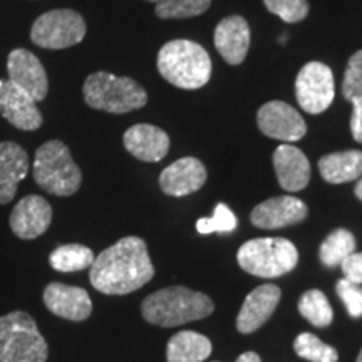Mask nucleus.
<instances>
[{
  "label": "nucleus",
  "instance_id": "f257e3e1",
  "mask_svg": "<svg viewBox=\"0 0 362 362\" xmlns=\"http://www.w3.org/2000/svg\"><path fill=\"white\" fill-rule=\"evenodd\" d=\"M155 275L146 242L124 237L103 250L89 269L90 285L106 296H126L146 285Z\"/></svg>",
  "mask_w": 362,
  "mask_h": 362
},
{
  "label": "nucleus",
  "instance_id": "f03ea898",
  "mask_svg": "<svg viewBox=\"0 0 362 362\" xmlns=\"http://www.w3.org/2000/svg\"><path fill=\"white\" fill-rule=\"evenodd\" d=\"M214 309L210 297L187 287L163 288L148 296L141 304L144 320L160 327H176L192 320L205 319Z\"/></svg>",
  "mask_w": 362,
  "mask_h": 362
},
{
  "label": "nucleus",
  "instance_id": "7ed1b4c3",
  "mask_svg": "<svg viewBox=\"0 0 362 362\" xmlns=\"http://www.w3.org/2000/svg\"><path fill=\"white\" fill-rule=\"evenodd\" d=\"M161 78L180 89H200L211 78V59L200 44L176 39L158 52Z\"/></svg>",
  "mask_w": 362,
  "mask_h": 362
},
{
  "label": "nucleus",
  "instance_id": "20e7f679",
  "mask_svg": "<svg viewBox=\"0 0 362 362\" xmlns=\"http://www.w3.org/2000/svg\"><path fill=\"white\" fill-rule=\"evenodd\" d=\"M49 346L29 312L0 317V362H47Z\"/></svg>",
  "mask_w": 362,
  "mask_h": 362
},
{
  "label": "nucleus",
  "instance_id": "39448f33",
  "mask_svg": "<svg viewBox=\"0 0 362 362\" xmlns=\"http://www.w3.org/2000/svg\"><path fill=\"white\" fill-rule=\"evenodd\" d=\"M84 101L89 107L111 115H126L141 110L148 103V94L131 78H117L111 72H94L86 79Z\"/></svg>",
  "mask_w": 362,
  "mask_h": 362
},
{
  "label": "nucleus",
  "instance_id": "423d86ee",
  "mask_svg": "<svg viewBox=\"0 0 362 362\" xmlns=\"http://www.w3.org/2000/svg\"><path fill=\"white\" fill-rule=\"evenodd\" d=\"M33 175L44 192L56 197H71L83 183V175L72 160L69 148L57 139L44 143L35 151Z\"/></svg>",
  "mask_w": 362,
  "mask_h": 362
},
{
  "label": "nucleus",
  "instance_id": "0eeeda50",
  "mask_svg": "<svg viewBox=\"0 0 362 362\" xmlns=\"http://www.w3.org/2000/svg\"><path fill=\"white\" fill-rule=\"evenodd\" d=\"M238 265L262 279H275L296 269L298 252L287 238H253L237 253Z\"/></svg>",
  "mask_w": 362,
  "mask_h": 362
},
{
  "label": "nucleus",
  "instance_id": "6e6552de",
  "mask_svg": "<svg viewBox=\"0 0 362 362\" xmlns=\"http://www.w3.org/2000/svg\"><path fill=\"white\" fill-rule=\"evenodd\" d=\"M86 22L72 8H56L37 17L30 29V40L42 49H67L83 42Z\"/></svg>",
  "mask_w": 362,
  "mask_h": 362
},
{
  "label": "nucleus",
  "instance_id": "1a4fd4ad",
  "mask_svg": "<svg viewBox=\"0 0 362 362\" xmlns=\"http://www.w3.org/2000/svg\"><path fill=\"white\" fill-rule=\"evenodd\" d=\"M336 96L334 74L322 62H309L298 71L296 98L298 106L309 115H320L332 104Z\"/></svg>",
  "mask_w": 362,
  "mask_h": 362
},
{
  "label": "nucleus",
  "instance_id": "9d476101",
  "mask_svg": "<svg viewBox=\"0 0 362 362\" xmlns=\"http://www.w3.org/2000/svg\"><path fill=\"white\" fill-rule=\"evenodd\" d=\"M257 124L265 136L284 143L298 141L307 133L304 117L284 101L265 103L257 112Z\"/></svg>",
  "mask_w": 362,
  "mask_h": 362
},
{
  "label": "nucleus",
  "instance_id": "9b49d317",
  "mask_svg": "<svg viewBox=\"0 0 362 362\" xmlns=\"http://www.w3.org/2000/svg\"><path fill=\"white\" fill-rule=\"evenodd\" d=\"M8 81L25 90L35 103L44 101L49 93V79L42 62L27 49H13L7 57Z\"/></svg>",
  "mask_w": 362,
  "mask_h": 362
},
{
  "label": "nucleus",
  "instance_id": "f8f14e48",
  "mask_svg": "<svg viewBox=\"0 0 362 362\" xmlns=\"http://www.w3.org/2000/svg\"><path fill=\"white\" fill-rule=\"evenodd\" d=\"M0 115L21 131H35L44 123L34 98L8 79H0Z\"/></svg>",
  "mask_w": 362,
  "mask_h": 362
},
{
  "label": "nucleus",
  "instance_id": "ddd939ff",
  "mask_svg": "<svg viewBox=\"0 0 362 362\" xmlns=\"http://www.w3.org/2000/svg\"><path fill=\"white\" fill-rule=\"evenodd\" d=\"M52 221V206L39 194H27L13 206L11 230L21 240H34L47 232Z\"/></svg>",
  "mask_w": 362,
  "mask_h": 362
},
{
  "label": "nucleus",
  "instance_id": "4468645a",
  "mask_svg": "<svg viewBox=\"0 0 362 362\" xmlns=\"http://www.w3.org/2000/svg\"><path fill=\"white\" fill-rule=\"evenodd\" d=\"M44 304L61 319L83 322L93 312L89 293L81 287L52 282L44 288Z\"/></svg>",
  "mask_w": 362,
  "mask_h": 362
},
{
  "label": "nucleus",
  "instance_id": "2eb2a0df",
  "mask_svg": "<svg viewBox=\"0 0 362 362\" xmlns=\"http://www.w3.org/2000/svg\"><path fill=\"white\" fill-rule=\"evenodd\" d=\"M309 208L296 197H275L253 208L252 223L264 230L284 228L305 220Z\"/></svg>",
  "mask_w": 362,
  "mask_h": 362
},
{
  "label": "nucleus",
  "instance_id": "dca6fc26",
  "mask_svg": "<svg viewBox=\"0 0 362 362\" xmlns=\"http://www.w3.org/2000/svg\"><path fill=\"white\" fill-rule=\"evenodd\" d=\"M282 292L277 285L265 284L248 293L237 317V329L242 334H252L260 329L277 309Z\"/></svg>",
  "mask_w": 362,
  "mask_h": 362
},
{
  "label": "nucleus",
  "instance_id": "f3484780",
  "mask_svg": "<svg viewBox=\"0 0 362 362\" xmlns=\"http://www.w3.org/2000/svg\"><path fill=\"white\" fill-rule=\"evenodd\" d=\"M206 181L205 165L197 158L187 156L171 163L160 175V187L163 193L170 197H187L198 192Z\"/></svg>",
  "mask_w": 362,
  "mask_h": 362
},
{
  "label": "nucleus",
  "instance_id": "a211bd4d",
  "mask_svg": "<svg viewBox=\"0 0 362 362\" xmlns=\"http://www.w3.org/2000/svg\"><path fill=\"white\" fill-rule=\"evenodd\" d=\"M215 47L225 62L238 66L245 61L250 47V27L240 16L225 17L215 29Z\"/></svg>",
  "mask_w": 362,
  "mask_h": 362
},
{
  "label": "nucleus",
  "instance_id": "6ab92c4d",
  "mask_svg": "<svg viewBox=\"0 0 362 362\" xmlns=\"http://www.w3.org/2000/svg\"><path fill=\"white\" fill-rule=\"evenodd\" d=\"M129 155L141 161L158 163L168 155L170 138L165 131L153 124H134L123 136Z\"/></svg>",
  "mask_w": 362,
  "mask_h": 362
},
{
  "label": "nucleus",
  "instance_id": "aec40b11",
  "mask_svg": "<svg viewBox=\"0 0 362 362\" xmlns=\"http://www.w3.org/2000/svg\"><path fill=\"white\" fill-rule=\"evenodd\" d=\"M274 168L285 192H300L310 181V163L300 149L280 144L274 153Z\"/></svg>",
  "mask_w": 362,
  "mask_h": 362
},
{
  "label": "nucleus",
  "instance_id": "412c9836",
  "mask_svg": "<svg viewBox=\"0 0 362 362\" xmlns=\"http://www.w3.org/2000/svg\"><path fill=\"white\" fill-rule=\"evenodd\" d=\"M29 173V156L21 144L0 143V205H7L17 194L19 183Z\"/></svg>",
  "mask_w": 362,
  "mask_h": 362
},
{
  "label": "nucleus",
  "instance_id": "4be33fe9",
  "mask_svg": "<svg viewBox=\"0 0 362 362\" xmlns=\"http://www.w3.org/2000/svg\"><path fill=\"white\" fill-rule=\"evenodd\" d=\"M320 176L332 185L354 181L362 175V151L351 149V151L330 153L319 160Z\"/></svg>",
  "mask_w": 362,
  "mask_h": 362
},
{
  "label": "nucleus",
  "instance_id": "5701e85b",
  "mask_svg": "<svg viewBox=\"0 0 362 362\" xmlns=\"http://www.w3.org/2000/svg\"><path fill=\"white\" fill-rule=\"evenodd\" d=\"M211 354L210 339L192 330H183L170 339L166 347L168 362H203Z\"/></svg>",
  "mask_w": 362,
  "mask_h": 362
},
{
  "label": "nucleus",
  "instance_id": "b1692460",
  "mask_svg": "<svg viewBox=\"0 0 362 362\" xmlns=\"http://www.w3.org/2000/svg\"><path fill=\"white\" fill-rule=\"evenodd\" d=\"M94 257V252L89 247L81 245V243H67V245H61L49 255V264L54 270L64 272H79L90 269Z\"/></svg>",
  "mask_w": 362,
  "mask_h": 362
},
{
  "label": "nucleus",
  "instance_id": "393cba45",
  "mask_svg": "<svg viewBox=\"0 0 362 362\" xmlns=\"http://www.w3.org/2000/svg\"><path fill=\"white\" fill-rule=\"evenodd\" d=\"M356 252V238L349 230H334L320 245V262L325 267L341 265L351 253Z\"/></svg>",
  "mask_w": 362,
  "mask_h": 362
},
{
  "label": "nucleus",
  "instance_id": "a878e982",
  "mask_svg": "<svg viewBox=\"0 0 362 362\" xmlns=\"http://www.w3.org/2000/svg\"><path fill=\"white\" fill-rule=\"evenodd\" d=\"M298 312L315 327H327L334 319L332 307L320 291L305 292L298 300Z\"/></svg>",
  "mask_w": 362,
  "mask_h": 362
},
{
  "label": "nucleus",
  "instance_id": "bb28decb",
  "mask_svg": "<svg viewBox=\"0 0 362 362\" xmlns=\"http://www.w3.org/2000/svg\"><path fill=\"white\" fill-rule=\"evenodd\" d=\"M156 6L160 19H189L202 16L211 6V0H148Z\"/></svg>",
  "mask_w": 362,
  "mask_h": 362
},
{
  "label": "nucleus",
  "instance_id": "cd10ccee",
  "mask_svg": "<svg viewBox=\"0 0 362 362\" xmlns=\"http://www.w3.org/2000/svg\"><path fill=\"white\" fill-rule=\"evenodd\" d=\"M297 356L310 362H337L339 354L332 346H327L314 334H300L293 342Z\"/></svg>",
  "mask_w": 362,
  "mask_h": 362
},
{
  "label": "nucleus",
  "instance_id": "c85d7f7f",
  "mask_svg": "<svg viewBox=\"0 0 362 362\" xmlns=\"http://www.w3.org/2000/svg\"><path fill=\"white\" fill-rule=\"evenodd\" d=\"M237 228V216L225 203H218L210 218H200L197 221V230L202 235L210 233H230Z\"/></svg>",
  "mask_w": 362,
  "mask_h": 362
},
{
  "label": "nucleus",
  "instance_id": "c756f323",
  "mask_svg": "<svg viewBox=\"0 0 362 362\" xmlns=\"http://www.w3.org/2000/svg\"><path fill=\"white\" fill-rule=\"evenodd\" d=\"M264 4L269 8V12L279 16L287 24L304 21L309 13L307 0H264Z\"/></svg>",
  "mask_w": 362,
  "mask_h": 362
},
{
  "label": "nucleus",
  "instance_id": "7c9ffc66",
  "mask_svg": "<svg viewBox=\"0 0 362 362\" xmlns=\"http://www.w3.org/2000/svg\"><path fill=\"white\" fill-rule=\"evenodd\" d=\"M342 94L347 101L362 96V51H357L347 62L342 83Z\"/></svg>",
  "mask_w": 362,
  "mask_h": 362
},
{
  "label": "nucleus",
  "instance_id": "2f4dec72",
  "mask_svg": "<svg viewBox=\"0 0 362 362\" xmlns=\"http://www.w3.org/2000/svg\"><path fill=\"white\" fill-rule=\"evenodd\" d=\"M337 296L341 297V300L346 305L347 312L354 319L362 317V287L359 284L351 282V280L342 279L337 282Z\"/></svg>",
  "mask_w": 362,
  "mask_h": 362
},
{
  "label": "nucleus",
  "instance_id": "473e14b6",
  "mask_svg": "<svg viewBox=\"0 0 362 362\" xmlns=\"http://www.w3.org/2000/svg\"><path fill=\"white\" fill-rule=\"evenodd\" d=\"M344 279L351 280L354 284H362V253H351L341 264Z\"/></svg>",
  "mask_w": 362,
  "mask_h": 362
},
{
  "label": "nucleus",
  "instance_id": "72a5a7b5",
  "mask_svg": "<svg viewBox=\"0 0 362 362\" xmlns=\"http://www.w3.org/2000/svg\"><path fill=\"white\" fill-rule=\"evenodd\" d=\"M351 133L357 143H362V96L352 99Z\"/></svg>",
  "mask_w": 362,
  "mask_h": 362
},
{
  "label": "nucleus",
  "instance_id": "f704fd0d",
  "mask_svg": "<svg viewBox=\"0 0 362 362\" xmlns=\"http://www.w3.org/2000/svg\"><path fill=\"white\" fill-rule=\"evenodd\" d=\"M235 362H262V359L257 352H245V354L240 356Z\"/></svg>",
  "mask_w": 362,
  "mask_h": 362
},
{
  "label": "nucleus",
  "instance_id": "c9c22d12",
  "mask_svg": "<svg viewBox=\"0 0 362 362\" xmlns=\"http://www.w3.org/2000/svg\"><path fill=\"white\" fill-rule=\"evenodd\" d=\"M354 192H356V197L359 198V200H362V180H359V183L356 185Z\"/></svg>",
  "mask_w": 362,
  "mask_h": 362
},
{
  "label": "nucleus",
  "instance_id": "e433bc0d",
  "mask_svg": "<svg viewBox=\"0 0 362 362\" xmlns=\"http://www.w3.org/2000/svg\"><path fill=\"white\" fill-rule=\"evenodd\" d=\"M357 362H362V349L359 352V357H357Z\"/></svg>",
  "mask_w": 362,
  "mask_h": 362
},
{
  "label": "nucleus",
  "instance_id": "4c0bfd02",
  "mask_svg": "<svg viewBox=\"0 0 362 362\" xmlns=\"http://www.w3.org/2000/svg\"><path fill=\"white\" fill-rule=\"evenodd\" d=\"M215 362H218V361H215Z\"/></svg>",
  "mask_w": 362,
  "mask_h": 362
}]
</instances>
